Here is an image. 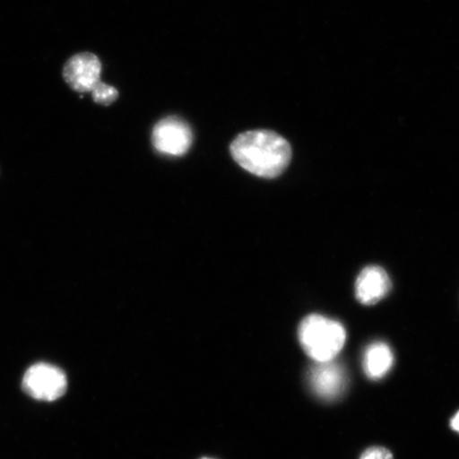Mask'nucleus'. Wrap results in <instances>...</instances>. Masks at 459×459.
Segmentation results:
<instances>
[{"label":"nucleus","instance_id":"nucleus-9","mask_svg":"<svg viewBox=\"0 0 459 459\" xmlns=\"http://www.w3.org/2000/svg\"><path fill=\"white\" fill-rule=\"evenodd\" d=\"M91 94L94 101L102 106L111 105V103L118 99V91L114 86L102 82L95 86Z\"/></svg>","mask_w":459,"mask_h":459},{"label":"nucleus","instance_id":"nucleus-4","mask_svg":"<svg viewBox=\"0 0 459 459\" xmlns=\"http://www.w3.org/2000/svg\"><path fill=\"white\" fill-rule=\"evenodd\" d=\"M154 148L170 157L186 154L193 143V132L186 120L177 117L160 119L152 131Z\"/></svg>","mask_w":459,"mask_h":459},{"label":"nucleus","instance_id":"nucleus-11","mask_svg":"<svg viewBox=\"0 0 459 459\" xmlns=\"http://www.w3.org/2000/svg\"><path fill=\"white\" fill-rule=\"evenodd\" d=\"M451 428L459 433V411L451 420Z\"/></svg>","mask_w":459,"mask_h":459},{"label":"nucleus","instance_id":"nucleus-6","mask_svg":"<svg viewBox=\"0 0 459 459\" xmlns=\"http://www.w3.org/2000/svg\"><path fill=\"white\" fill-rule=\"evenodd\" d=\"M308 382L319 398L333 401L346 392L348 377L341 365L331 360L313 367L308 373Z\"/></svg>","mask_w":459,"mask_h":459},{"label":"nucleus","instance_id":"nucleus-12","mask_svg":"<svg viewBox=\"0 0 459 459\" xmlns=\"http://www.w3.org/2000/svg\"><path fill=\"white\" fill-rule=\"evenodd\" d=\"M201 459H213V458H206V457H205V458H201Z\"/></svg>","mask_w":459,"mask_h":459},{"label":"nucleus","instance_id":"nucleus-2","mask_svg":"<svg viewBox=\"0 0 459 459\" xmlns=\"http://www.w3.org/2000/svg\"><path fill=\"white\" fill-rule=\"evenodd\" d=\"M298 336L309 358L317 363H326L340 354L346 342L347 333L338 321L312 314L301 321Z\"/></svg>","mask_w":459,"mask_h":459},{"label":"nucleus","instance_id":"nucleus-10","mask_svg":"<svg viewBox=\"0 0 459 459\" xmlns=\"http://www.w3.org/2000/svg\"><path fill=\"white\" fill-rule=\"evenodd\" d=\"M360 459H394L392 452L382 446H373L367 449Z\"/></svg>","mask_w":459,"mask_h":459},{"label":"nucleus","instance_id":"nucleus-7","mask_svg":"<svg viewBox=\"0 0 459 459\" xmlns=\"http://www.w3.org/2000/svg\"><path fill=\"white\" fill-rule=\"evenodd\" d=\"M392 281L385 269L368 266L360 272L355 282V296L363 306H375L388 295Z\"/></svg>","mask_w":459,"mask_h":459},{"label":"nucleus","instance_id":"nucleus-8","mask_svg":"<svg viewBox=\"0 0 459 459\" xmlns=\"http://www.w3.org/2000/svg\"><path fill=\"white\" fill-rule=\"evenodd\" d=\"M393 364L394 354L387 343L377 342L366 349L364 370L371 380H381L392 369Z\"/></svg>","mask_w":459,"mask_h":459},{"label":"nucleus","instance_id":"nucleus-3","mask_svg":"<svg viewBox=\"0 0 459 459\" xmlns=\"http://www.w3.org/2000/svg\"><path fill=\"white\" fill-rule=\"evenodd\" d=\"M22 387L29 397L39 401H55L65 394L67 377L59 367L39 363L26 371Z\"/></svg>","mask_w":459,"mask_h":459},{"label":"nucleus","instance_id":"nucleus-5","mask_svg":"<svg viewBox=\"0 0 459 459\" xmlns=\"http://www.w3.org/2000/svg\"><path fill=\"white\" fill-rule=\"evenodd\" d=\"M101 62L99 56L82 53L66 62L63 77L70 88L80 94L91 93L101 80Z\"/></svg>","mask_w":459,"mask_h":459},{"label":"nucleus","instance_id":"nucleus-1","mask_svg":"<svg viewBox=\"0 0 459 459\" xmlns=\"http://www.w3.org/2000/svg\"><path fill=\"white\" fill-rule=\"evenodd\" d=\"M235 162L261 178H277L290 164L292 151L289 142L271 130L244 132L230 147Z\"/></svg>","mask_w":459,"mask_h":459}]
</instances>
